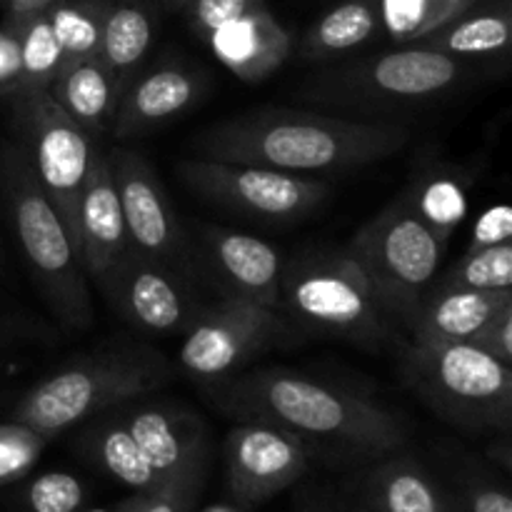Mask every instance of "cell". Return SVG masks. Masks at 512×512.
Masks as SVG:
<instances>
[{"instance_id":"cell-32","label":"cell","mask_w":512,"mask_h":512,"mask_svg":"<svg viewBox=\"0 0 512 512\" xmlns=\"http://www.w3.org/2000/svg\"><path fill=\"white\" fill-rule=\"evenodd\" d=\"M460 512H512L510 490L485 465L465 463L450 485Z\"/></svg>"},{"instance_id":"cell-23","label":"cell","mask_w":512,"mask_h":512,"mask_svg":"<svg viewBox=\"0 0 512 512\" xmlns=\"http://www.w3.org/2000/svg\"><path fill=\"white\" fill-rule=\"evenodd\" d=\"M120 85L113 78L103 60H80L70 68L60 70L58 80L50 88V95L58 100L60 108L93 138L110 130L115 108H118Z\"/></svg>"},{"instance_id":"cell-24","label":"cell","mask_w":512,"mask_h":512,"mask_svg":"<svg viewBox=\"0 0 512 512\" xmlns=\"http://www.w3.org/2000/svg\"><path fill=\"white\" fill-rule=\"evenodd\" d=\"M468 178L450 165H428L415 173L400 198L443 245L468 215Z\"/></svg>"},{"instance_id":"cell-42","label":"cell","mask_w":512,"mask_h":512,"mask_svg":"<svg viewBox=\"0 0 512 512\" xmlns=\"http://www.w3.org/2000/svg\"><path fill=\"white\" fill-rule=\"evenodd\" d=\"M145 498H148V493H133L130 498L120 500V503L110 505V508H95V510H85V512H143Z\"/></svg>"},{"instance_id":"cell-2","label":"cell","mask_w":512,"mask_h":512,"mask_svg":"<svg viewBox=\"0 0 512 512\" xmlns=\"http://www.w3.org/2000/svg\"><path fill=\"white\" fill-rule=\"evenodd\" d=\"M408 140L403 120L260 108L205 128L195 150L198 158L318 178L393 158Z\"/></svg>"},{"instance_id":"cell-3","label":"cell","mask_w":512,"mask_h":512,"mask_svg":"<svg viewBox=\"0 0 512 512\" xmlns=\"http://www.w3.org/2000/svg\"><path fill=\"white\" fill-rule=\"evenodd\" d=\"M173 378V365L153 345L138 340L105 343L70 360L53 375L25 390L10 420L28 425L50 440L75 425L130 400H143Z\"/></svg>"},{"instance_id":"cell-36","label":"cell","mask_w":512,"mask_h":512,"mask_svg":"<svg viewBox=\"0 0 512 512\" xmlns=\"http://www.w3.org/2000/svg\"><path fill=\"white\" fill-rule=\"evenodd\" d=\"M258 8H265V0H193L185 5V13L195 33L205 40L220 25Z\"/></svg>"},{"instance_id":"cell-46","label":"cell","mask_w":512,"mask_h":512,"mask_svg":"<svg viewBox=\"0 0 512 512\" xmlns=\"http://www.w3.org/2000/svg\"><path fill=\"white\" fill-rule=\"evenodd\" d=\"M205 512H238V510H233V508H223V505H220V508H210V510H205Z\"/></svg>"},{"instance_id":"cell-47","label":"cell","mask_w":512,"mask_h":512,"mask_svg":"<svg viewBox=\"0 0 512 512\" xmlns=\"http://www.w3.org/2000/svg\"><path fill=\"white\" fill-rule=\"evenodd\" d=\"M0 5H3V8H5V5H8V0H0Z\"/></svg>"},{"instance_id":"cell-39","label":"cell","mask_w":512,"mask_h":512,"mask_svg":"<svg viewBox=\"0 0 512 512\" xmlns=\"http://www.w3.org/2000/svg\"><path fill=\"white\" fill-rule=\"evenodd\" d=\"M20 40L15 25H0V98H13L20 90Z\"/></svg>"},{"instance_id":"cell-27","label":"cell","mask_w":512,"mask_h":512,"mask_svg":"<svg viewBox=\"0 0 512 512\" xmlns=\"http://www.w3.org/2000/svg\"><path fill=\"white\" fill-rule=\"evenodd\" d=\"M512 38V18L510 10H468L453 20L450 25L440 28L438 33L420 40V45L440 50L445 55H453L458 60H480L498 58L510 48Z\"/></svg>"},{"instance_id":"cell-29","label":"cell","mask_w":512,"mask_h":512,"mask_svg":"<svg viewBox=\"0 0 512 512\" xmlns=\"http://www.w3.org/2000/svg\"><path fill=\"white\" fill-rule=\"evenodd\" d=\"M478 0H378L380 25L395 43L415 45L473 10Z\"/></svg>"},{"instance_id":"cell-18","label":"cell","mask_w":512,"mask_h":512,"mask_svg":"<svg viewBox=\"0 0 512 512\" xmlns=\"http://www.w3.org/2000/svg\"><path fill=\"white\" fill-rule=\"evenodd\" d=\"M358 503L370 512H460L450 485L405 450L365 465Z\"/></svg>"},{"instance_id":"cell-12","label":"cell","mask_w":512,"mask_h":512,"mask_svg":"<svg viewBox=\"0 0 512 512\" xmlns=\"http://www.w3.org/2000/svg\"><path fill=\"white\" fill-rule=\"evenodd\" d=\"M115 188L123 208L128 245L143 258L195 280L193 240L185 233L168 190L153 165L135 150H110Z\"/></svg>"},{"instance_id":"cell-25","label":"cell","mask_w":512,"mask_h":512,"mask_svg":"<svg viewBox=\"0 0 512 512\" xmlns=\"http://www.w3.org/2000/svg\"><path fill=\"white\" fill-rule=\"evenodd\" d=\"M380 28L378 0H343L310 25L300 43V55L315 63L343 58L373 40Z\"/></svg>"},{"instance_id":"cell-20","label":"cell","mask_w":512,"mask_h":512,"mask_svg":"<svg viewBox=\"0 0 512 512\" xmlns=\"http://www.w3.org/2000/svg\"><path fill=\"white\" fill-rule=\"evenodd\" d=\"M78 238L80 263H83L85 275L95 283L128 250V233H125L113 168H110L108 153L98 148H93V160H90L83 198H80Z\"/></svg>"},{"instance_id":"cell-35","label":"cell","mask_w":512,"mask_h":512,"mask_svg":"<svg viewBox=\"0 0 512 512\" xmlns=\"http://www.w3.org/2000/svg\"><path fill=\"white\" fill-rule=\"evenodd\" d=\"M210 458L195 460L193 465L180 470L170 480H165L155 493H148L143 512H193L198 495L203 493L205 478H208Z\"/></svg>"},{"instance_id":"cell-1","label":"cell","mask_w":512,"mask_h":512,"mask_svg":"<svg viewBox=\"0 0 512 512\" xmlns=\"http://www.w3.org/2000/svg\"><path fill=\"white\" fill-rule=\"evenodd\" d=\"M203 390L230 418L278 425L305 445L310 458L330 465H370L408 448L410 428L400 413L293 370L233 373Z\"/></svg>"},{"instance_id":"cell-34","label":"cell","mask_w":512,"mask_h":512,"mask_svg":"<svg viewBox=\"0 0 512 512\" xmlns=\"http://www.w3.org/2000/svg\"><path fill=\"white\" fill-rule=\"evenodd\" d=\"M48 443V435L38 433L18 420L0 423V488L25 478L40 460Z\"/></svg>"},{"instance_id":"cell-43","label":"cell","mask_w":512,"mask_h":512,"mask_svg":"<svg viewBox=\"0 0 512 512\" xmlns=\"http://www.w3.org/2000/svg\"><path fill=\"white\" fill-rule=\"evenodd\" d=\"M298 512H345V508H338V505H330V503H320V500H310V503H305Z\"/></svg>"},{"instance_id":"cell-33","label":"cell","mask_w":512,"mask_h":512,"mask_svg":"<svg viewBox=\"0 0 512 512\" xmlns=\"http://www.w3.org/2000/svg\"><path fill=\"white\" fill-rule=\"evenodd\" d=\"M85 498H88V490L78 475L50 470L25 485L20 503L25 512H78Z\"/></svg>"},{"instance_id":"cell-11","label":"cell","mask_w":512,"mask_h":512,"mask_svg":"<svg viewBox=\"0 0 512 512\" xmlns=\"http://www.w3.org/2000/svg\"><path fill=\"white\" fill-rule=\"evenodd\" d=\"M180 365L200 385L238 373L245 363L288 338L280 310L238 298H220L203 305L185 330Z\"/></svg>"},{"instance_id":"cell-40","label":"cell","mask_w":512,"mask_h":512,"mask_svg":"<svg viewBox=\"0 0 512 512\" xmlns=\"http://www.w3.org/2000/svg\"><path fill=\"white\" fill-rule=\"evenodd\" d=\"M40 338H45V328L38 320L28 318V315L0 310V355L20 348L25 343H35Z\"/></svg>"},{"instance_id":"cell-37","label":"cell","mask_w":512,"mask_h":512,"mask_svg":"<svg viewBox=\"0 0 512 512\" xmlns=\"http://www.w3.org/2000/svg\"><path fill=\"white\" fill-rule=\"evenodd\" d=\"M512 240V208L505 203L493 205L485 210L473 228V240H470L468 250L493 248V245H503Z\"/></svg>"},{"instance_id":"cell-38","label":"cell","mask_w":512,"mask_h":512,"mask_svg":"<svg viewBox=\"0 0 512 512\" xmlns=\"http://www.w3.org/2000/svg\"><path fill=\"white\" fill-rule=\"evenodd\" d=\"M475 348H480L483 353L493 355L500 363L510 365L512 368V305L500 310L483 330L473 338Z\"/></svg>"},{"instance_id":"cell-9","label":"cell","mask_w":512,"mask_h":512,"mask_svg":"<svg viewBox=\"0 0 512 512\" xmlns=\"http://www.w3.org/2000/svg\"><path fill=\"white\" fill-rule=\"evenodd\" d=\"M15 125L38 183L80 255L78 215L85 178L93 160V138L65 113L50 90H18L13 95Z\"/></svg>"},{"instance_id":"cell-14","label":"cell","mask_w":512,"mask_h":512,"mask_svg":"<svg viewBox=\"0 0 512 512\" xmlns=\"http://www.w3.org/2000/svg\"><path fill=\"white\" fill-rule=\"evenodd\" d=\"M225 490L243 508L268 503L310 468L305 445L288 430L260 420H238L223 445Z\"/></svg>"},{"instance_id":"cell-44","label":"cell","mask_w":512,"mask_h":512,"mask_svg":"<svg viewBox=\"0 0 512 512\" xmlns=\"http://www.w3.org/2000/svg\"><path fill=\"white\" fill-rule=\"evenodd\" d=\"M345 512H370V510L365 508L363 503H358V500H355L353 505H348V508H345Z\"/></svg>"},{"instance_id":"cell-45","label":"cell","mask_w":512,"mask_h":512,"mask_svg":"<svg viewBox=\"0 0 512 512\" xmlns=\"http://www.w3.org/2000/svg\"><path fill=\"white\" fill-rule=\"evenodd\" d=\"M168 5H175V8H185L188 3H193V0H165Z\"/></svg>"},{"instance_id":"cell-8","label":"cell","mask_w":512,"mask_h":512,"mask_svg":"<svg viewBox=\"0 0 512 512\" xmlns=\"http://www.w3.org/2000/svg\"><path fill=\"white\" fill-rule=\"evenodd\" d=\"M348 253L373 285L385 313L408 328L420 298L435 283L445 245L403 198H395L353 235Z\"/></svg>"},{"instance_id":"cell-31","label":"cell","mask_w":512,"mask_h":512,"mask_svg":"<svg viewBox=\"0 0 512 512\" xmlns=\"http://www.w3.org/2000/svg\"><path fill=\"white\" fill-rule=\"evenodd\" d=\"M443 283L468 290H510L512 288V243L493 245V248L468 250Z\"/></svg>"},{"instance_id":"cell-19","label":"cell","mask_w":512,"mask_h":512,"mask_svg":"<svg viewBox=\"0 0 512 512\" xmlns=\"http://www.w3.org/2000/svg\"><path fill=\"white\" fill-rule=\"evenodd\" d=\"M508 305L512 290H468L438 280L425 290L405 330L410 343H473Z\"/></svg>"},{"instance_id":"cell-7","label":"cell","mask_w":512,"mask_h":512,"mask_svg":"<svg viewBox=\"0 0 512 512\" xmlns=\"http://www.w3.org/2000/svg\"><path fill=\"white\" fill-rule=\"evenodd\" d=\"M280 308L303 330L368 350H380L395 335V320L348 250L300 255L283 268Z\"/></svg>"},{"instance_id":"cell-10","label":"cell","mask_w":512,"mask_h":512,"mask_svg":"<svg viewBox=\"0 0 512 512\" xmlns=\"http://www.w3.org/2000/svg\"><path fill=\"white\" fill-rule=\"evenodd\" d=\"M178 175L185 188L208 203L265 223H295L310 218L330 198V183L323 178L260 165L223 163L198 155L183 160Z\"/></svg>"},{"instance_id":"cell-6","label":"cell","mask_w":512,"mask_h":512,"mask_svg":"<svg viewBox=\"0 0 512 512\" xmlns=\"http://www.w3.org/2000/svg\"><path fill=\"white\" fill-rule=\"evenodd\" d=\"M403 378L443 423L468 438L510 435L512 368L470 343H410Z\"/></svg>"},{"instance_id":"cell-5","label":"cell","mask_w":512,"mask_h":512,"mask_svg":"<svg viewBox=\"0 0 512 512\" xmlns=\"http://www.w3.org/2000/svg\"><path fill=\"white\" fill-rule=\"evenodd\" d=\"M470 73L475 65L468 60L415 43L325 68L305 80L300 98L350 118H385L445 98Z\"/></svg>"},{"instance_id":"cell-41","label":"cell","mask_w":512,"mask_h":512,"mask_svg":"<svg viewBox=\"0 0 512 512\" xmlns=\"http://www.w3.org/2000/svg\"><path fill=\"white\" fill-rule=\"evenodd\" d=\"M55 3H58V0H8V5H5L3 23L15 25V23H20V20L30 18V15L45 13V10Z\"/></svg>"},{"instance_id":"cell-22","label":"cell","mask_w":512,"mask_h":512,"mask_svg":"<svg viewBox=\"0 0 512 512\" xmlns=\"http://www.w3.org/2000/svg\"><path fill=\"white\" fill-rule=\"evenodd\" d=\"M75 450L133 493H155L163 485L115 410L90 418L75 440Z\"/></svg>"},{"instance_id":"cell-21","label":"cell","mask_w":512,"mask_h":512,"mask_svg":"<svg viewBox=\"0 0 512 512\" xmlns=\"http://www.w3.org/2000/svg\"><path fill=\"white\" fill-rule=\"evenodd\" d=\"M215 58L245 83H263L293 53V38L268 8L250 10L205 38Z\"/></svg>"},{"instance_id":"cell-15","label":"cell","mask_w":512,"mask_h":512,"mask_svg":"<svg viewBox=\"0 0 512 512\" xmlns=\"http://www.w3.org/2000/svg\"><path fill=\"white\" fill-rule=\"evenodd\" d=\"M193 240L198 278L218 288L223 298L248 300L263 308L280 310L283 260L265 240L238 230L200 225Z\"/></svg>"},{"instance_id":"cell-30","label":"cell","mask_w":512,"mask_h":512,"mask_svg":"<svg viewBox=\"0 0 512 512\" xmlns=\"http://www.w3.org/2000/svg\"><path fill=\"white\" fill-rule=\"evenodd\" d=\"M15 30H18L20 68H23L20 90H50L63 68V55L48 13L20 20L15 23Z\"/></svg>"},{"instance_id":"cell-17","label":"cell","mask_w":512,"mask_h":512,"mask_svg":"<svg viewBox=\"0 0 512 512\" xmlns=\"http://www.w3.org/2000/svg\"><path fill=\"white\" fill-rule=\"evenodd\" d=\"M203 93V78L178 63H160L138 73L118 98L110 133L135 138L178 118Z\"/></svg>"},{"instance_id":"cell-28","label":"cell","mask_w":512,"mask_h":512,"mask_svg":"<svg viewBox=\"0 0 512 512\" xmlns=\"http://www.w3.org/2000/svg\"><path fill=\"white\" fill-rule=\"evenodd\" d=\"M110 8L113 0H58L45 10L63 55L60 70L98 55Z\"/></svg>"},{"instance_id":"cell-13","label":"cell","mask_w":512,"mask_h":512,"mask_svg":"<svg viewBox=\"0 0 512 512\" xmlns=\"http://www.w3.org/2000/svg\"><path fill=\"white\" fill-rule=\"evenodd\" d=\"M195 280L143 258L128 245L113 268L98 280L115 313L145 335H180L198 318Z\"/></svg>"},{"instance_id":"cell-26","label":"cell","mask_w":512,"mask_h":512,"mask_svg":"<svg viewBox=\"0 0 512 512\" xmlns=\"http://www.w3.org/2000/svg\"><path fill=\"white\" fill-rule=\"evenodd\" d=\"M153 43V20L140 3H113L103 25L98 58L118 80L120 90L140 73Z\"/></svg>"},{"instance_id":"cell-4","label":"cell","mask_w":512,"mask_h":512,"mask_svg":"<svg viewBox=\"0 0 512 512\" xmlns=\"http://www.w3.org/2000/svg\"><path fill=\"white\" fill-rule=\"evenodd\" d=\"M0 190L23 258L55 318L70 330L93 325V300L80 255L58 210L43 193L20 140L0 145Z\"/></svg>"},{"instance_id":"cell-16","label":"cell","mask_w":512,"mask_h":512,"mask_svg":"<svg viewBox=\"0 0 512 512\" xmlns=\"http://www.w3.org/2000/svg\"><path fill=\"white\" fill-rule=\"evenodd\" d=\"M113 410L163 483L195 460L210 458L208 430L185 405L130 400Z\"/></svg>"}]
</instances>
